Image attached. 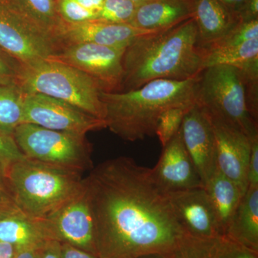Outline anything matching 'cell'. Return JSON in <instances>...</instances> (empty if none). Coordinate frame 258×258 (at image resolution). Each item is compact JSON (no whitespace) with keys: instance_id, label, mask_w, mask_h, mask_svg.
Instances as JSON below:
<instances>
[{"instance_id":"4fadbf2b","label":"cell","mask_w":258,"mask_h":258,"mask_svg":"<svg viewBox=\"0 0 258 258\" xmlns=\"http://www.w3.org/2000/svg\"><path fill=\"white\" fill-rule=\"evenodd\" d=\"M160 32V31H159ZM134 28L126 24H117L93 20L80 23L62 20L55 32L61 48L74 44L93 43L105 46L125 49L139 37L154 33Z\"/></svg>"},{"instance_id":"5b68a950","label":"cell","mask_w":258,"mask_h":258,"mask_svg":"<svg viewBox=\"0 0 258 258\" xmlns=\"http://www.w3.org/2000/svg\"><path fill=\"white\" fill-rule=\"evenodd\" d=\"M17 85L25 93H40L69 103L104 120L103 88L91 76L71 66L45 60L21 66Z\"/></svg>"},{"instance_id":"7c38bea8","label":"cell","mask_w":258,"mask_h":258,"mask_svg":"<svg viewBox=\"0 0 258 258\" xmlns=\"http://www.w3.org/2000/svg\"><path fill=\"white\" fill-rule=\"evenodd\" d=\"M181 134L203 186L217 171L216 142L209 115L195 103L183 119Z\"/></svg>"},{"instance_id":"5bb4252c","label":"cell","mask_w":258,"mask_h":258,"mask_svg":"<svg viewBox=\"0 0 258 258\" xmlns=\"http://www.w3.org/2000/svg\"><path fill=\"white\" fill-rule=\"evenodd\" d=\"M173 212L186 235L203 239L222 237L205 188L167 193Z\"/></svg>"},{"instance_id":"9c48e42d","label":"cell","mask_w":258,"mask_h":258,"mask_svg":"<svg viewBox=\"0 0 258 258\" xmlns=\"http://www.w3.org/2000/svg\"><path fill=\"white\" fill-rule=\"evenodd\" d=\"M125 50L93 43L74 44L62 47L47 60L82 71L98 81L105 92H118L124 75Z\"/></svg>"},{"instance_id":"7402d4cb","label":"cell","mask_w":258,"mask_h":258,"mask_svg":"<svg viewBox=\"0 0 258 258\" xmlns=\"http://www.w3.org/2000/svg\"><path fill=\"white\" fill-rule=\"evenodd\" d=\"M204 50V69L225 64L240 70L245 76H258V38L232 46Z\"/></svg>"},{"instance_id":"4316f807","label":"cell","mask_w":258,"mask_h":258,"mask_svg":"<svg viewBox=\"0 0 258 258\" xmlns=\"http://www.w3.org/2000/svg\"><path fill=\"white\" fill-rule=\"evenodd\" d=\"M137 7L131 0H103L97 20L130 25Z\"/></svg>"},{"instance_id":"e575fe53","label":"cell","mask_w":258,"mask_h":258,"mask_svg":"<svg viewBox=\"0 0 258 258\" xmlns=\"http://www.w3.org/2000/svg\"><path fill=\"white\" fill-rule=\"evenodd\" d=\"M61 255L62 258H98L92 252L64 242H61Z\"/></svg>"},{"instance_id":"d6986e66","label":"cell","mask_w":258,"mask_h":258,"mask_svg":"<svg viewBox=\"0 0 258 258\" xmlns=\"http://www.w3.org/2000/svg\"><path fill=\"white\" fill-rule=\"evenodd\" d=\"M192 18L203 48L211 46L240 23L218 0H194Z\"/></svg>"},{"instance_id":"ab89813d","label":"cell","mask_w":258,"mask_h":258,"mask_svg":"<svg viewBox=\"0 0 258 258\" xmlns=\"http://www.w3.org/2000/svg\"><path fill=\"white\" fill-rule=\"evenodd\" d=\"M76 1L86 9L96 12L97 14L101 9L103 3V0H76Z\"/></svg>"},{"instance_id":"9a60e30c","label":"cell","mask_w":258,"mask_h":258,"mask_svg":"<svg viewBox=\"0 0 258 258\" xmlns=\"http://www.w3.org/2000/svg\"><path fill=\"white\" fill-rule=\"evenodd\" d=\"M208 114L216 142L217 169L246 191L251 140L240 131Z\"/></svg>"},{"instance_id":"ba28073f","label":"cell","mask_w":258,"mask_h":258,"mask_svg":"<svg viewBox=\"0 0 258 258\" xmlns=\"http://www.w3.org/2000/svg\"><path fill=\"white\" fill-rule=\"evenodd\" d=\"M0 47L21 66L47 60L61 46L54 35L39 28L0 0Z\"/></svg>"},{"instance_id":"52a82bcc","label":"cell","mask_w":258,"mask_h":258,"mask_svg":"<svg viewBox=\"0 0 258 258\" xmlns=\"http://www.w3.org/2000/svg\"><path fill=\"white\" fill-rule=\"evenodd\" d=\"M13 137L28 159L83 174L93 168L92 148L86 136L22 123Z\"/></svg>"},{"instance_id":"b9f144b4","label":"cell","mask_w":258,"mask_h":258,"mask_svg":"<svg viewBox=\"0 0 258 258\" xmlns=\"http://www.w3.org/2000/svg\"><path fill=\"white\" fill-rule=\"evenodd\" d=\"M137 258H166L164 254H149L146 255L141 256Z\"/></svg>"},{"instance_id":"30bf717a","label":"cell","mask_w":258,"mask_h":258,"mask_svg":"<svg viewBox=\"0 0 258 258\" xmlns=\"http://www.w3.org/2000/svg\"><path fill=\"white\" fill-rule=\"evenodd\" d=\"M23 123L83 136L106 128L105 120L40 93H25Z\"/></svg>"},{"instance_id":"e0dca14e","label":"cell","mask_w":258,"mask_h":258,"mask_svg":"<svg viewBox=\"0 0 258 258\" xmlns=\"http://www.w3.org/2000/svg\"><path fill=\"white\" fill-rule=\"evenodd\" d=\"M194 0H150L137 7L130 25L147 31L167 30L192 18Z\"/></svg>"},{"instance_id":"8fae6325","label":"cell","mask_w":258,"mask_h":258,"mask_svg":"<svg viewBox=\"0 0 258 258\" xmlns=\"http://www.w3.org/2000/svg\"><path fill=\"white\" fill-rule=\"evenodd\" d=\"M46 220L56 240L97 255L94 220L85 184L81 192Z\"/></svg>"},{"instance_id":"7bdbcfd3","label":"cell","mask_w":258,"mask_h":258,"mask_svg":"<svg viewBox=\"0 0 258 258\" xmlns=\"http://www.w3.org/2000/svg\"><path fill=\"white\" fill-rule=\"evenodd\" d=\"M131 1L133 2L134 4L138 6V5L143 4V3L150 1V0H131Z\"/></svg>"},{"instance_id":"6da1fadb","label":"cell","mask_w":258,"mask_h":258,"mask_svg":"<svg viewBox=\"0 0 258 258\" xmlns=\"http://www.w3.org/2000/svg\"><path fill=\"white\" fill-rule=\"evenodd\" d=\"M98 258L165 254L186 235L152 169L119 157L93 166L84 178Z\"/></svg>"},{"instance_id":"603a6c76","label":"cell","mask_w":258,"mask_h":258,"mask_svg":"<svg viewBox=\"0 0 258 258\" xmlns=\"http://www.w3.org/2000/svg\"><path fill=\"white\" fill-rule=\"evenodd\" d=\"M5 1L32 23L55 36L56 30L62 23V19L57 12V0Z\"/></svg>"},{"instance_id":"8992f818","label":"cell","mask_w":258,"mask_h":258,"mask_svg":"<svg viewBox=\"0 0 258 258\" xmlns=\"http://www.w3.org/2000/svg\"><path fill=\"white\" fill-rule=\"evenodd\" d=\"M196 103L251 141L257 138L258 122L249 111L246 78L240 70L225 64L204 69L199 78Z\"/></svg>"},{"instance_id":"7a4b0ae2","label":"cell","mask_w":258,"mask_h":258,"mask_svg":"<svg viewBox=\"0 0 258 258\" xmlns=\"http://www.w3.org/2000/svg\"><path fill=\"white\" fill-rule=\"evenodd\" d=\"M123 66L121 91L137 89L154 80L197 77L204 70V50L199 44L195 20L139 37L125 48Z\"/></svg>"},{"instance_id":"484cf974","label":"cell","mask_w":258,"mask_h":258,"mask_svg":"<svg viewBox=\"0 0 258 258\" xmlns=\"http://www.w3.org/2000/svg\"><path fill=\"white\" fill-rule=\"evenodd\" d=\"M191 106L174 107L161 113L158 120L155 135L157 136L163 147L179 132L184 115Z\"/></svg>"},{"instance_id":"60d3db41","label":"cell","mask_w":258,"mask_h":258,"mask_svg":"<svg viewBox=\"0 0 258 258\" xmlns=\"http://www.w3.org/2000/svg\"><path fill=\"white\" fill-rule=\"evenodd\" d=\"M39 249H27L17 250L15 258H38Z\"/></svg>"},{"instance_id":"44dd1931","label":"cell","mask_w":258,"mask_h":258,"mask_svg":"<svg viewBox=\"0 0 258 258\" xmlns=\"http://www.w3.org/2000/svg\"><path fill=\"white\" fill-rule=\"evenodd\" d=\"M204 188L216 215L221 236L224 237L245 191L218 169Z\"/></svg>"},{"instance_id":"2e32d148","label":"cell","mask_w":258,"mask_h":258,"mask_svg":"<svg viewBox=\"0 0 258 258\" xmlns=\"http://www.w3.org/2000/svg\"><path fill=\"white\" fill-rule=\"evenodd\" d=\"M152 171L156 182L166 193L204 187L183 142L181 128L163 147L161 157Z\"/></svg>"},{"instance_id":"ac0fdd59","label":"cell","mask_w":258,"mask_h":258,"mask_svg":"<svg viewBox=\"0 0 258 258\" xmlns=\"http://www.w3.org/2000/svg\"><path fill=\"white\" fill-rule=\"evenodd\" d=\"M55 240L46 219H37L24 213L0 217V241L14 246L16 250L39 249Z\"/></svg>"},{"instance_id":"f1b7e54d","label":"cell","mask_w":258,"mask_h":258,"mask_svg":"<svg viewBox=\"0 0 258 258\" xmlns=\"http://www.w3.org/2000/svg\"><path fill=\"white\" fill-rule=\"evenodd\" d=\"M25 157L13 135L0 130V176L7 178L11 166Z\"/></svg>"},{"instance_id":"3957f363","label":"cell","mask_w":258,"mask_h":258,"mask_svg":"<svg viewBox=\"0 0 258 258\" xmlns=\"http://www.w3.org/2000/svg\"><path fill=\"white\" fill-rule=\"evenodd\" d=\"M200 75L184 81L154 80L128 91H102L106 128L126 142H137L155 135L163 112L174 107L191 106L196 103Z\"/></svg>"},{"instance_id":"83f0119b","label":"cell","mask_w":258,"mask_h":258,"mask_svg":"<svg viewBox=\"0 0 258 258\" xmlns=\"http://www.w3.org/2000/svg\"><path fill=\"white\" fill-rule=\"evenodd\" d=\"M258 38V19L241 21L233 30L211 46L206 48H216L239 45L247 40Z\"/></svg>"},{"instance_id":"4dcf8cb0","label":"cell","mask_w":258,"mask_h":258,"mask_svg":"<svg viewBox=\"0 0 258 258\" xmlns=\"http://www.w3.org/2000/svg\"><path fill=\"white\" fill-rule=\"evenodd\" d=\"M215 258H258V252L225 237H220L217 239Z\"/></svg>"},{"instance_id":"8d00e7d4","label":"cell","mask_w":258,"mask_h":258,"mask_svg":"<svg viewBox=\"0 0 258 258\" xmlns=\"http://www.w3.org/2000/svg\"><path fill=\"white\" fill-rule=\"evenodd\" d=\"M232 15L240 20L244 8L249 0H218ZM241 22V21H240Z\"/></svg>"},{"instance_id":"277c9868","label":"cell","mask_w":258,"mask_h":258,"mask_svg":"<svg viewBox=\"0 0 258 258\" xmlns=\"http://www.w3.org/2000/svg\"><path fill=\"white\" fill-rule=\"evenodd\" d=\"M7 180L15 203L25 215L47 219L81 192L82 174L26 157L14 163Z\"/></svg>"},{"instance_id":"d590c367","label":"cell","mask_w":258,"mask_h":258,"mask_svg":"<svg viewBox=\"0 0 258 258\" xmlns=\"http://www.w3.org/2000/svg\"><path fill=\"white\" fill-rule=\"evenodd\" d=\"M38 258H62L61 242L55 240L47 242L39 249Z\"/></svg>"},{"instance_id":"d6a6232c","label":"cell","mask_w":258,"mask_h":258,"mask_svg":"<svg viewBox=\"0 0 258 258\" xmlns=\"http://www.w3.org/2000/svg\"><path fill=\"white\" fill-rule=\"evenodd\" d=\"M23 213L15 203L6 177L0 176V217Z\"/></svg>"},{"instance_id":"ffe728a7","label":"cell","mask_w":258,"mask_h":258,"mask_svg":"<svg viewBox=\"0 0 258 258\" xmlns=\"http://www.w3.org/2000/svg\"><path fill=\"white\" fill-rule=\"evenodd\" d=\"M224 237L258 252V187H248Z\"/></svg>"},{"instance_id":"f35d334b","label":"cell","mask_w":258,"mask_h":258,"mask_svg":"<svg viewBox=\"0 0 258 258\" xmlns=\"http://www.w3.org/2000/svg\"><path fill=\"white\" fill-rule=\"evenodd\" d=\"M16 251L14 246L0 241V258H15Z\"/></svg>"},{"instance_id":"cb8c5ba5","label":"cell","mask_w":258,"mask_h":258,"mask_svg":"<svg viewBox=\"0 0 258 258\" xmlns=\"http://www.w3.org/2000/svg\"><path fill=\"white\" fill-rule=\"evenodd\" d=\"M24 98L18 85H0V130L13 135L23 123Z\"/></svg>"},{"instance_id":"d4e9b609","label":"cell","mask_w":258,"mask_h":258,"mask_svg":"<svg viewBox=\"0 0 258 258\" xmlns=\"http://www.w3.org/2000/svg\"><path fill=\"white\" fill-rule=\"evenodd\" d=\"M217 239H203L186 235L166 258H215Z\"/></svg>"},{"instance_id":"1f68e13d","label":"cell","mask_w":258,"mask_h":258,"mask_svg":"<svg viewBox=\"0 0 258 258\" xmlns=\"http://www.w3.org/2000/svg\"><path fill=\"white\" fill-rule=\"evenodd\" d=\"M21 64L0 47V85H17Z\"/></svg>"},{"instance_id":"836d02e7","label":"cell","mask_w":258,"mask_h":258,"mask_svg":"<svg viewBox=\"0 0 258 258\" xmlns=\"http://www.w3.org/2000/svg\"><path fill=\"white\" fill-rule=\"evenodd\" d=\"M247 184L248 187H258V137L251 141L250 157L247 169Z\"/></svg>"},{"instance_id":"f546056e","label":"cell","mask_w":258,"mask_h":258,"mask_svg":"<svg viewBox=\"0 0 258 258\" xmlns=\"http://www.w3.org/2000/svg\"><path fill=\"white\" fill-rule=\"evenodd\" d=\"M57 9L66 23H80L98 19L96 12L86 9L76 0H57Z\"/></svg>"},{"instance_id":"74e56055","label":"cell","mask_w":258,"mask_h":258,"mask_svg":"<svg viewBox=\"0 0 258 258\" xmlns=\"http://www.w3.org/2000/svg\"><path fill=\"white\" fill-rule=\"evenodd\" d=\"M258 19V0H249L241 16L240 21Z\"/></svg>"}]
</instances>
